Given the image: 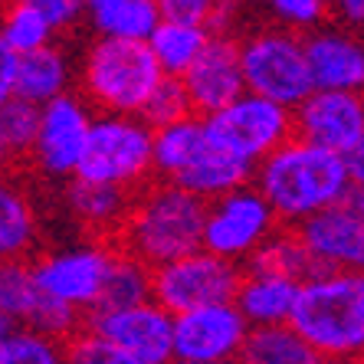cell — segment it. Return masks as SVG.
I'll use <instances>...</instances> for the list:
<instances>
[{"label":"cell","instance_id":"4316f807","mask_svg":"<svg viewBox=\"0 0 364 364\" xmlns=\"http://www.w3.org/2000/svg\"><path fill=\"white\" fill-rule=\"evenodd\" d=\"M0 40L17 56H26V53L56 43V30L43 20V14L26 7L23 0H4L0 4Z\"/></svg>","mask_w":364,"mask_h":364},{"label":"cell","instance_id":"60d3db41","mask_svg":"<svg viewBox=\"0 0 364 364\" xmlns=\"http://www.w3.org/2000/svg\"><path fill=\"white\" fill-rule=\"evenodd\" d=\"M358 364H364V361H358Z\"/></svg>","mask_w":364,"mask_h":364},{"label":"cell","instance_id":"ffe728a7","mask_svg":"<svg viewBox=\"0 0 364 364\" xmlns=\"http://www.w3.org/2000/svg\"><path fill=\"white\" fill-rule=\"evenodd\" d=\"M299 289H302V282L286 279V276L240 269V286L233 292V305L240 309V315L246 318L250 328H276V325L292 322Z\"/></svg>","mask_w":364,"mask_h":364},{"label":"cell","instance_id":"e0dca14e","mask_svg":"<svg viewBox=\"0 0 364 364\" xmlns=\"http://www.w3.org/2000/svg\"><path fill=\"white\" fill-rule=\"evenodd\" d=\"M181 85L197 119H207L223 105H230L237 95L246 92L243 69H240V43L213 33L197 63L181 76Z\"/></svg>","mask_w":364,"mask_h":364},{"label":"cell","instance_id":"ac0fdd59","mask_svg":"<svg viewBox=\"0 0 364 364\" xmlns=\"http://www.w3.org/2000/svg\"><path fill=\"white\" fill-rule=\"evenodd\" d=\"M312 89L364 92V46L348 33H312L302 40Z\"/></svg>","mask_w":364,"mask_h":364},{"label":"cell","instance_id":"7c38bea8","mask_svg":"<svg viewBox=\"0 0 364 364\" xmlns=\"http://www.w3.org/2000/svg\"><path fill=\"white\" fill-rule=\"evenodd\" d=\"M82 328L135 364H174V351H171L174 318L151 299L125 309L89 312L82 318Z\"/></svg>","mask_w":364,"mask_h":364},{"label":"cell","instance_id":"7a4b0ae2","mask_svg":"<svg viewBox=\"0 0 364 364\" xmlns=\"http://www.w3.org/2000/svg\"><path fill=\"white\" fill-rule=\"evenodd\" d=\"M289 325L322 361H364V272H312Z\"/></svg>","mask_w":364,"mask_h":364},{"label":"cell","instance_id":"e575fe53","mask_svg":"<svg viewBox=\"0 0 364 364\" xmlns=\"http://www.w3.org/2000/svg\"><path fill=\"white\" fill-rule=\"evenodd\" d=\"M23 4L33 7L36 14H43V20H46L56 33L73 30L85 10V0H23Z\"/></svg>","mask_w":364,"mask_h":364},{"label":"cell","instance_id":"484cf974","mask_svg":"<svg viewBox=\"0 0 364 364\" xmlns=\"http://www.w3.org/2000/svg\"><path fill=\"white\" fill-rule=\"evenodd\" d=\"M243 269H259V272H272V276H286V279H296V282H305L315 269L312 256L309 250L302 246L296 230H276L269 240H266Z\"/></svg>","mask_w":364,"mask_h":364},{"label":"cell","instance_id":"8d00e7d4","mask_svg":"<svg viewBox=\"0 0 364 364\" xmlns=\"http://www.w3.org/2000/svg\"><path fill=\"white\" fill-rule=\"evenodd\" d=\"M345 168H348V181H351V187L364 191V138L345 154Z\"/></svg>","mask_w":364,"mask_h":364},{"label":"cell","instance_id":"cb8c5ba5","mask_svg":"<svg viewBox=\"0 0 364 364\" xmlns=\"http://www.w3.org/2000/svg\"><path fill=\"white\" fill-rule=\"evenodd\" d=\"M210 30L197 23H184V20H168L161 17V23L151 30L148 36V53L154 56L161 76L181 79L187 69L197 63V56L203 53V46L210 43Z\"/></svg>","mask_w":364,"mask_h":364},{"label":"cell","instance_id":"6da1fadb","mask_svg":"<svg viewBox=\"0 0 364 364\" xmlns=\"http://www.w3.org/2000/svg\"><path fill=\"white\" fill-rule=\"evenodd\" d=\"M253 187L259 191L279 227H299L315 213L345 200L351 191L345 158L322 151L302 138H289L253 168Z\"/></svg>","mask_w":364,"mask_h":364},{"label":"cell","instance_id":"ab89813d","mask_svg":"<svg viewBox=\"0 0 364 364\" xmlns=\"http://www.w3.org/2000/svg\"><path fill=\"white\" fill-rule=\"evenodd\" d=\"M325 364H331V361H325Z\"/></svg>","mask_w":364,"mask_h":364},{"label":"cell","instance_id":"d6a6232c","mask_svg":"<svg viewBox=\"0 0 364 364\" xmlns=\"http://www.w3.org/2000/svg\"><path fill=\"white\" fill-rule=\"evenodd\" d=\"M266 4L286 23L289 33H296V36H299V30H315L325 20V14H328L325 0H266Z\"/></svg>","mask_w":364,"mask_h":364},{"label":"cell","instance_id":"836d02e7","mask_svg":"<svg viewBox=\"0 0 364 364\" xmlns=\"http://www.w3.org/2000/svg\"><path fill=\"white\" fill-rule=\"evenodd\" d=\"M66 364H135V361H128L122 351L109 348L102 338H95V335H89L82 328L79 335H73L66 341Z\"/></svg>","mask_w":364,"mask_h":364},{"label":"cell","instance_id":"277c9868","mask_svg":"<svg viewBox=\"0 0 364 364\" xmlns=\"http://www.w3.org/2000/svg\"><path fill=\"white\" fill-rule=\"evenodd\" d=\"M161 69L141 40H95L82 60V99L99 115H141L161 85Z\"/></svg>","mask_w":364,"mask_h":364},{"label":"cell","instance_id":"9c48e42d","mask_svg":"<svg viewBox=\"0 0 364 364\" xmlns=\"http://www.w3.org/2000/svg\"><path fill=\"white\" fill-rule=\"evenodd\" d=\"M115 256H119V246L95 240V243L46 250L30 263V269L43 296L69 305L79 315H89L99 305Z\"/></svg>","mask_w":364,"mask_h":364},{"label":"cell","instance_id":"2e32d148","mask_svg":"<svg viewBox=\"0 0 364 364\" xmlns=\"http://www.w3.org/2000/svg\"><path fill=\"white\" fill-rule=\"evenodd\" d=\"M0 315L17 328L40 331L56 341H69L82 331V315L43 296L30 263H0Z\"/></svg>","mask_w":364,"mask_h":364},{"label":"cell","instance_id":"30bf717a","mask_svg":"<svg viewBox=\"0 0 364 364\" xmlns=\"http://www.w3.org/2000/svg\"><path fill=\"white\" fill-rule=\"evenodd\" d=\"M237 286L240 266L217 259L207 250H194L174 263L151 269V302L161 305L171 318L213 302H233Z\"/></svg>","mask_w":364,"mask_h":364},{"label":"cell","instance_id":"83f0119b","mask_svg":"<svg viewBox=\"0 0 364 364\" xmlns=\"http://www.w3.org/2000/svg\"><path fill=\"white\" fill-rule=\"evenodd\" d=\"M148 299H151V269L119 250L115 263H112V272H109V282L102 289L99 305H95L92 312L125 309V305H138V302H148Z\"/></svg>","mask_w":364,"mask_h":364},{"label":"cell","instance_id":"4fadbf2b","mask_svg":"<svg viewBox=\"0 0 364 364\" xmlns=\"http://www.w3.org/2000/svg\"><path fill=\"white\" fill-rule=\"evenodd\" d=\"M250 325L233 302H213L174 315L171 351L174 364H237Z\"/></svg>","mask_w":364,"mask_h":364},{"label":"cell","instance_id":"5b68a950","mask_svg":"<svg viewBox=\"0 0 364 364\" xmlns=\"http://www.w3.org/2000/svg\"><path fill=\"white\" fill-rule=\"evenodd\" d=\"M151 178V128L138 115H95L73 181L109 184L138 194Z\"/></svg>","mask_w":364,"mask_h":364},{"label":"cell","instance_id":"52a82bcc","mask_svg":"<svg viewBox=\"0 0 364 364\" xmlns=\"http://www.w3.org/2000/svg\"><path fill=\"white\" fill-rule=\"evenodd\" d=\"M240 69L246 92L269 99L282 109H296L312 92L305 66V46L289 30H263L240 43Z\"/></svg>","mask_w":364,"mask_h":364},{"label":"cell","instance_id":"d4e9b609","mask_svg":"<svg viewBox=\"0 0 364 364\" xmlns=\"http://www.w3.org/2000/svg\"><path fill=\"white\" fill-rule=\"evenodd\" d=\"M237 364H325L312 348L299 338L292 325L276 328H250Z\"/></svg>","mask_w":364,"mask_h":364},{"label":"cell","instance_id":"74e56055","mask_svg":"<svg viewBox=\"0 0 364 364\" xmlns=\"http://www.w3.org/2000/svg\"><path fill=\"white\" fill-rule=\"evenodd\" d=\"M325 7H331L348 23H364V0H325Z\"/></svg>","mask_w":364,"mask_h":364},{"label":"cell","instance_id":"f546056e","mask_svg":"<svg viewBox=\"0 0 364 364\" xmlns=\"http://www.w3.org/2000/svg\"><path fill=\"white\" fill-rule=\"evenodd\" d=\"M0 364H66V341L17 328L0 348Z\"/></svg>","mask_w":364,"mask_h":364},{"label":"cell","instance_id":"f1b7e54d","mask_svg":"<svg viewBox=\"0 0 364 364\" xmlns=\"http://www.w3.org/2000/svg\"><path fill=\"white\" fill-rule=\"evenodd\" d=\"M36 109L20 99L0 102V171L14 168L30 154Z\"/></svg>","mask_w":364,"mask_h":364},{"label":"cell","instance_id":"3957f363","mask_svg":"<svg viewBox=\"0 0 364 364\" xmlns=\"http://www.w3.org/2000/svg\"><path fill=\"white\" fill-rule=\"evenodd\" d=\"M203 210L207 203L197 200L174 184H144L132 197V210L119 230V250L138 259L148 269L174 263L181 256L200 250Z\"/></svg>","mask_w":364,"mask_h":364},{"label":"cell","instance_id":"1f68e13d","mask_svg":"<svg viewBox=\"0 0 364 364\" xmlns=\"http://www.w3.org/2000/svg\"><path fill=\"white\" fill-rule=\"evenodd\" d=\"M158 7H161V17L207 26L213 33V30L223 26V20L230 17L233 0H158Z\"/></svg>","mask_w":364,"mask_h":364},{"label":"cell","instance_id":"d6986e66","mask_svg":"<svg viewBox=\"0 0 364 364\" xmlns=\"http://www.w3.org/2000/svg\"><path fill=\"white\" fill-rule=\"evenodd\" d=\"M40 237V207L30 187L10 171H0V263H30Z\"/></svg>","mask_w":364,"mask_h":364},{"label":"cell","instance_id":"4dcf8cb0","mask_svg":"<svg viewBox=\"0 0 364 364\" xmlns=\"http://www.w3.org/2000/svg\"><path fill=\"white\" fill-rule=\"evenodd\" d=\"M187 115H194L191 112V102H187L184 95V85H181V79H161V85L151 92V99L144 102V109L138 119L144 122V125L151 128H164V125H174V122L187 119Z\"/></svg>","mask_w":364,"mask_h":364},{"label":"cell","instance_id":"603a6c76","mask_svg":"<svg viewBox=\"0 0 364 364\" xmlns=\"http://www.w3.org/2000/svg\"><path fill=\"white\" fill-rule=\"evenodd\" d=\"M85 17L99 40H148L161 23L158 0H85Z\"/></svg>","mask_w":364,"mask_h":364},{"label":"cell","instance_id":"f35d334b","mask_svg":"<svg viewBox=\"0 0 364 364\" xmlns=\"http://www.w3.org/2000/svg\"><path fill=\"white\" fill-rule=\"evenodd\" d=\"M14 331H17V325L10 322V318H4V315H0V348H4V341H7L10 335H14Z\"/></svg>","mask_w":364,"mask_h":364},{"label":"cell","instance_id":"ba28073f","mask_svg":"<svg viewBox=\"0 0 364 364\" xmlns=\"http://www.w3.org/2000/svg\"><path fill=\"white\" fill-rule=\"evenodd\" d=\"M276 230H279V220L269 210V203L259 197V191L253 184H243L237 191H230V194L207 203L200 250H207L217 259H227V263L243 269L250 263V256Z\"/></svg>","mask_w":364,"mask_h":364},{"label":"cell","instance_id":"8fae6325","mask_svg":"<svg viewBox=\"0 0 364 364\" xmlns=\"http://www.w3.org/2000/svg\"><path fill=\"white\" fill-rule=\"evenodd\" d=\"M92 119L95 115L89 109V102L76 92H66L60 99L40 105L26 158H33L40 174L53 181L76 178L79 161L85 154V141L92 132Z\"/></svg>","mask_w":364,"mask_h":364},{"label":"cell","instance_id":"44dd1931","mask_svg":"<svg viewBox=\"0 0 364 364\" xmlns=\"http://www.w3.org/2000/svg\"><path fill=\"white\" fill-rule=\"evenodd\" d=\"M73 85V63L60 43H50L43 50H33L26 56H17V76H14V99L26 105H46L60 99Z\"/></svg>","mask_w":364,"mask_h":364},{"label":"cell","instance_id":"9a60e30c","mask_svg":"<svg viewBox=\"0 0 364 364\" xmlns=\"http://www.w3.org/2000/svg\"><path fill=\"white\" fill-rule=\"evenodd\" d=\"M292 138L345 158L364 138V92L312 89L292 109Z\"/></svg>","mask_w":364,"mask_h":364},{"label":"cell","instance_id":"5bb4252c","mask_svg":"<svg viewBox=\"0 0 364 364\" xmlns=\"http://www.w3.org/2000/svg\"><path fill=\"white\" fill-rule=\"evenodd\" d=\"M318 272H364V191L351 187L345 200L296 227Z\"/></svg>","mask_w":364,"mask_h":364},{"label":"cell","instance_id":"7402d4cb","mask_svg":"<svg viewBox=\"0 0 364 364\" xmlns=\"http://www.w3.org/2000/svg\"><path fill=\"white\" fill-rule=\"evenodd\" d=\"M132 197L135 194H128L122 187L69 181L66 207L79 227H85L92 237H119L122 223L132 210Z\"/></svg>","mask_w":364,"mask_h":364},{"label":"cell","instance_id":"d590c367","mask_svg":"<svg viewBox=\"0 0 364 364\" xmlns=\"http://www.w3.org/2000/svg\"><path fill=\"white\" fill-rule=\"evenodd\" d=\"M14 76H17V53L0 40V102L14 99Z\"/></svg>","mask_w":364,"mask_h":364},{"label":"cell","instance_id":"8992f818","mask_svg":"<svg viewBox=\"0 0 364 364\" xmlns=\"http://www.w3.org/2000/svg\"><path fill=\"white\" fill-rule=\"evenodd\" d=\"M203 128H207V138L213 148H220L233 161L253 171L279 144L292 138V112L269 99L243 92L230 105H223L220 112L207 115Z\"/></svg>","mask_w":364,"mask_h":364}]
</instances>
